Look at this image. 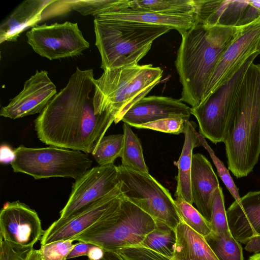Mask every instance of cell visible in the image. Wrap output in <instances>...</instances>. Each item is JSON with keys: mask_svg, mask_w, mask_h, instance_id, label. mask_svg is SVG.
<instances>
[{"mask_svg": "<svg viewBox=\"0 0 260 260\" xmlns=\"http://www.w3.org/2000/svg\"><path fill=\"white\" fill-rule=\"evenodd\" d=\"M123 142V134L104 136L91 153L99 166L114 164L121 156Z\"/></svg>", "mask_w": 260, "mask_h": 260, "instance_id": "30", "label": "cell"}, {"mask_svg": "<svg viewBox=\"0 0 260 260\" xmlns=\"http://www.w3.org/2000/svg\"><path fill=\"white\" fill-rule=\"evenodd\" d=\"M155 226L154 219L123 197L113 213L71 239L116 252L139 244Z\"/></svg>", "mask_w": 260, "mask_h": 260, "instance_id": "5", "label": "cell"}, {"mask_svg": "<svg viewBox=\"0 0 260 260\" xmlns=\"http://www.w3.org/2000/svg\"><path fill=\"white\" fill-rule=\"evenodd\" d=\"M56 93V87L48 72L37 70L25 82L22 90L1 108L0 115L15 119L40 113Z\"/></svg>", "mask_w": 260, "mask_h": 260, "instance_id": "14", "label": "cell"}, {"mask_svg": "<svg viewBox=\"0 0 260 260\" xmlns=\"http://www.w3.org/2000/svg\"><path fill=\"white\" fill-rule=\"evenodd\" d=\"M256 51L259 54H260V37L259 38V40H258V43H257V46H256Z\"/></svg>", "mask_w": 260, "mask_h": 260, "instance_id": "43", "label": "cell"}, {"mask_svg": "<svg viewBox=\"0 0 260 260\" xmlns=\"http://www.w3.org/2000/svg\"><path fill=\"white\" fill-rule=\"evenodd\" d=\"M78 242L74 244L73 249L67 256V259L81 256H87L89 249L93 245L87 242Z\"/></svg>", "mask_w": 260, "mask_h": 260, "instance_id": "37", "label": "cell"}, {"mask_svg": "<svg viewBox=\"0 0 260 260\" xmlns=\"http://www.w3.org/2000/svg\"><path fill=\"white\" fill-rule=\"evenodd\" d=\"M198 136L201 144L209 153L214 165L215 166L218 174L225 185L231 195L238 203L240 201V197L239 193V190L235 184L232 177H231L229 170L225 167L224 164L216 156L214 152L208 145L205 138L199 133Z\"/></svg>", "mask_w": 260, "mask_h": 260, "instance_id": "34", "label": "cell"}, {"mask_svg": "<svg viewBox=\"0 0 260 260\" xmlns=\"http://www.w3.org/2000/svg\"><path fill=\"white\" fill-rule=\"evenodd\" d=\"M194 122L186 120L183 132L184 141L182 152L176 162L178 170L176 176L177 186L174 194L175 198H179L190 204H193L190 186V176L194 148L201 146L198 136V133L195 129Z\"/></svg>", "mask_w": 260, "mask_h": 260, "instance_id": "23", "label": "cell"}, {"mask_svg": "<svg viewBox=\"0 0 260 260\" xmlns=\"http://www.w3.org/2000/svg\"><path fill=\"white\" fill-rule=\"evenodd\" d=\"M174 200L181 221L204 237L212 233L210 223L192 204L179 198H175Z\"/></svg>", "mask_w": 260, "mask_h": 260, "instance_id": "31", "label": "cell"}, {"mask_svg": "<svg viewBox=\"0 0 260 260\" xmlns=\"http://www.w3.org/2000/svg\"><path fill=\"white\" fill-rule=\"evenodd\" d=\"M210 224L212 232L218 234L231 233L224 207V195L219 186L214 191L212 203Z\"/></svg>", "mask_w": 260, "mask_h": 260, "instance_id": "32", "label": "cell"}, {"mask_svg": "<svg viewBox=\"0 0 260 260\" xmlns=\"http://www.w3.org/2000/svg\"><path fill=\"white\" fill-rule=\"evenodd\" d=\"M14 151L15 157L10 164L13 171L35 179L63 177L76 180L90 169L93 162L83 152L52 146L36 148L21 145Z\"/></svg>", "mask_w": 260, "mask_h": 260, "instance_id": "6", "label": "cell"}, {"mask_svg": "<svg viewBox=\"0 0 260 260\" xmlns=\"http://www.w3.org/2000/svg\"><path fill=\"white\" fill-rule=\"evenodd\" d=\"M123 197L120 181L112 191L101 200L69 218H58L53 222L44 231L41 239V246L78 236L116 211Z\"/></svg>", "mask_w": 260, "mask_h": 260, "instance_id": "10", "label": "cell"}, {"mask_svg": "<svg viewBox=\"0 0 260 260\" xmlns=\"http://www.w3.org/2000/svg\"><path fill=\"white\" fill-rule=\"evenodd\" d=\"M26 36L34 51L50 60L78 56L90 46L78 24L69 21L37 25Z\"/></svg>", "mask_w": 260, "mask_h": 260, "instance_id": "9", "label": "cell"}, {"mask_svg": "<svg viewBox=\"0 0 260 260\" xmlns=\"http://www.w3.org/2000/svg\"><path fill=\"white\" fill-rule=\"evenodd\" d=\"M223 142L229 169L247 176L260 154V64L251 63L232 106Z\"/></svg>", "mask_w": 260, "mask_h": 260, "instance_id": "3", "label": "cell"}, {"mask_svg": "<svg viewBox=\"0 0 260 260\" xmlns=\"http://www.w3.org/2000/svg\"><path fill=\"white\" fill-rule=\"evenodd\" d=\"M194 24L205 26L243 27L249 0H194Z\"/></svg>", "mask_w": 260, "mask_h": 260, "instance_id": "19", "label": "cell"}, {"mask_svg": "<svg viewBox=\"0 0 260 260\" xmlns=\"http://www.w3.org/2000/svg\"><path fill=\"white\" fill-rule=\"evenodd\" d=\"M0 260H41L39 250L23 247L0 239Z\"/></svg>", "mask_w": 260, "mask_h": 260, "instance_id": "33", "label": "cell"}, {"mask_svg": "<svg viewBox=\"0 0 260 260\" xmlns=\"http://www.w3.org/2000/svg\"><path fill=\"white\" fill-rule=\"evenodd\" d=\"M95 17L104 19L167 26L177 30L181 35L189 29L195 22L194 13L169 15L131 8L105 13Z\"/></svg>", "mask_w": 260, "mask_h": 260, "instance_id": "22", "label": "cell"}, {"mask_svg": "<svg viewBox=\"0 0 260 260\" xmlns=\"http://www.w3.org/2000/svg\"><path fill=\"white\" fill-rule=\"evenodd\" d=\"M169 15L194 13V0H132L129 8Z\"/></svg>", "mask_w": 260, "mask_h": 260, "instance_id": "27", "label": "cell"}, {"mask_svg": "<svg viewBox=\"0 0 260 260\" xmlns=\"http://www.w3.org/2000/svg\"><path fill=\"white\" fill-rule=\"evenodd\" d=\"M230 231L239 242L245 243L260 235V190L250 191L235 201L226 211Z\"/></svg>", "mask_w": 260, "mask_h": 260, "instance_id": "18", "label": "cell"}, {"mask_svg": "<svg viewBox=\"0 0 260 260\" xmlns=\"http://www.w3.org/2000/svg\"><path fill=\"white\" fill-rule=\"evenodd\" d=\"M162 70L154 67L152 64L142 65V68L132 80L126 93L124 108L115 118L114 122L117 123L128 109L139 101L158 84L162 77Z\"/></svg>", "mask_w": 260, "mask_h": 260, "instance_id": "25", "label": "cell"}, {"mask_svg": "<svg viewBox=\"0 0 260 260\" xmlns=\"http://www.w3.org/2000/svg\"><path fill=\"white\" fill-rule=\"evenodd\" d=\"M191 108L180 100L151 95L144 97L132 106L121 121L129 126H136L168 118L189 120Z\"/></svg>", "mask_w": 260, "mask_h": 260, "instance_id": "16", "label": "cell"}, {"mask_svg": "<svg viewBox=\"0 0 260 260\" xmlns=\"http://www.w3.org/2000/svg\"><path fill=\"white\" fill-rule=\"evenodd\" d=\"M142 65L108 70L98 79H94L93 103L95 114L110 111L115 118L124 107L130 83Z\"/></svg>", "mask_w": 260, "mask_h": 260, "instance_id": "13", "label": "cell"}, {"mask_svg": "<svg viewBox=\"0 0 260 260\" xmlns=\"http://www.w3.org/2000/svg\"><path fill=\"white\" fill-rule=\"evenodd\" d=\"M205 239L219 260H244L242 247L231 233L218 234L212 232Z\"/></svg>", "mask_w": 260, "mask_h": 260, "instance_id": "29", "label": "cell"}, {"mask_svg": "<svg viewBox=\"0 0 260 260\" xmlns=\"http://www.w3.org/2000/svg\"><path fill=\"white\" fill-rule=\"evenodd\" d=\"M131 0L65 1L68 11H77L83 16L94 17L101 14L115 12L129 8Z\"/></svg>", "mask_w": 260, "mask_h": 260, "instance_id": "28", "label": "cell"}, {"mask_svg": "<svg viewBox=\"0 0 260 260\" xmlns=\"http://www.w3.org/2000/svg\"><path fill=\"white\" fill-rule=\"evenodd\" d=\"M90 260V259H88ZM100 260H124L116 252L105 250L103 257Z\"/></svg>", "mask_w": 260, "mask_h": 260, "instance_id": "41", "label": "cell"}, {"mask_svg": "<svg viewBox=\"0 0 260 260\" xmlns=\"http://www.w3.org/2000/svg\"><path fill=\"white\" fill-rule=\"evenodd\" d=\"M190 186L193 204L210 222L213 194L220 185L210 162L202 154H193Z\"/></svg>", "mask_w": 260, "mask_h": 260, "instance_id": "20", "label": "cell"}, {"mask_svg": "<svg viewBox=\"0 0 260 260\" xmlns=\"http://www.w3.org/2000/svg\"><path fill=\"white\" fill-rule=\"evenodd\" d=\"M92 69L77 68L66 86L49 102L35 120L38 138L59 148L92 153L116 115L110 111L95 114L91 93Z\"/></svg>", "mask_w": 260, "mask_h": 260, "instance_id": "1", "label": "cell"}, {"mask_svg": "<svg viewBox=\"0 0 260 260\" xmlns=\"http://www.w3.org/2000/svg\"><path fill=\"white\" fill-rule=\"evenodd\" d=\"M258 54L255 52L249 56L198 106L191 108V114L199 123V134L213 143L223 142L230 114L244 76Z\"/></svg>", "mask_w": 260, "mask_h": 260, "instance_id": "8", "label": "cell"}, {"mask_svg": "<svg viewBox=\"0 0 260 260\" xmlns=\"http://www.w3.org/2000/svg\"><path fill=\"white\" fill-rule=\"evenodd\" d=\"M175 231L176 242L171 260H219L205 237L182 221Z\"/></svg>", "mask_w": 260, "mask_h": 260, "instance_id": "24", "label": "cell"}, {"mask_svg": "<svg viewBox=\"0 0 260 260\" xmlns=\"http://www.w3.org/2000/svg\"><path fill=\"white\" fill-rule=\"evenodd\" d=\"M120 181L118 166L114 164L89 169L75 180L59 218H69L101 200L112 191Z\"/></svg>", "mask_w": 260, "mask_h": 260, "instance_id": "11", "label": "cell"}, {"mask_svg": "<svg viewBox=\"0 0 260 260\" xmlns=\"http://www.w3.org/2000/svg\"><path fill=\"white\" fill-rule=\"evenodd\" d=\"M243 27L194 24L181 35L175 61L182 85L179 99L181 102L193 108L203 101L209 80L221 56Z\"/></svg>", "mask_w": 260, "mask_h": 260, "instance_id": "2", "label": "cell"}, {"mask_svg": "<svg viewBox=\"0 0 260 260\" xmlns=\"http://www.w3.org/2000/svg\"><path fill=\"white\" fill-rule=\"evenodd\" d=\"M260 37V19L243 26L221 56L207 87L204 100L251 55L256 51ZM203 100V101H204Z\"/></svg>", "mask_w": 260, "mask_h": 260, "instance_id": "15", "label": "cell"}, {"mask_svg": "<svg viewBox=\"0 0 260 260\" xmlns=\"http://www.w3.org/2000/svg\"><path fill=\"white\" fill-rule=\"evenodd\" d=\"M245 249L250 252H260V235L251 237L246 243Z\"/></svg>", "mask_w": 260, "mask_h": 260, "instance_id": "39", "label": "cell"}, {"mask_svg": "<svg viewBox=\"0 0 260 260\" xmlns=\"http://www.w3.org/2000/svg\"><path fill=\"white\" fill-rule=\"evenodd\" d=\"M248 260H260V252L251 256Z\"/></svg>", "mask_w": 260, "mask_h": 260, "instance_id": "42", "label": "cell"}, {"mask_svg": "<svg viewBox=\"0 0 260 260\" xmlns=\"http://www.w3.org/2000/svg\"><path fill=\"white\" fill-rule=\"evenodd\" d=\"M104 254V250L100 246L93 245L89 250L87 254L88 259L100 260Z\"/></svg>", "mask_w": 260, "mask_h": 260, "instance_id": "40", "label": "cell"}, {"mask_svg": "<svg viewBox=\"0 0 260 260\" xmlns=\"http://www.w3.org/2000/svg\"><path fill=\"white\" fill-rule=\"evenodd\" d=\"M123 130L124 142L120 157L121 165L135 171L149 173L139 138L127 124L124 123L123 124Z\"/></svg>", "mask_w": 260, "mask_h": 260, "instance_id": "26", "label": "cell"}, {"mask_svg": "<svg viewBox=\"0 0 260 260\" xmlns=\"http://www.w3.org/2000/svg\"><path fill=\"white\" fill-rule=\"evenodd\" d=\"M73 239L54 241L41 246L39 249L43 260H67L73 249Z\"/></svg>", "mask_w": 260, "mask_h": 260, "instance_id": "35", "label": "cell"}, {"mask_svg": "<svg viewBox=\"0 0 260 260\" xmlns=\"http://www.w3.org/2000/svg\"><path fill=\"white\" fill-rule=\"evenodd\" d=\"M37 213L19 201L7 202L0 213L1 238L23 247H33L44 233Z\"/></svg>", "mask_w": 260, "mask_h": 260, "instance_id": "12", "label": "cell"}, {"mask_svg": "<svg viewBox=\"0 0 260 260\" xmlns=\"http://www.w3.org/2000/svg\"><path fill=\"white\" fill-rule=\"evenodd\" d=\"M176 242L175 230L159 221L138 244L116 251L124 260H171Z\"/></svg>", "mask_w": 260, "mask_h": 260, "instance_id": "17", "label": "cell"}, {"mask_svg": "<svg viewBox=\"0 0 260 260\" xmlns=\"http://www.w3.org/2000/svg\"><path fill=\"white\" fill-rule=\"evenodd\" d=\"M186 120L182 118H168L136 126L137 128L150 129L178 135L183 133Z\"/></svg>", "mask_w": 260, "mask_h": 260, "instance_id": "36", "label": "cell"}, {"mask_svg": "<svg viewBox=\"0 0 260 260\" xmlns=\"http://www.w3.org/2000/svg\"><path fill=\"white\" fill-rule=\"evenodd\" d=\"M41 260H43V259L42 258H41Z\"/></svg>", "mask_w": 260, "mask_h": 260, "instance_id": "44", "label": "cell"}, {"mask_svg": "<svg viewBox=\"0 0 260 260\" xmlns=\"http://www.w3.org/2000/svg\"><path fill=\"white\" fill-rule=\"evenodd\" d=\"M95 46L104 71L138 64L153 41L172 28L164 25L94 17Z\"/></svg>", "mask_w": 260, "mask_h": 260, "instance_id": "4", "label": "cell"}, {"mask_svg": "<svg viewBox=\"0 0 260 260\" xmlns=\"http://www.w3.org/2000/svg\"><path fill=\"white\" fill-rule=\"evenodd\" d=\"M118 168L124 198L155 221L175 230L181 219L169 190L149 173L135 171L121 165Z\"/></svg>", "mask_w": 260, "mask_h": 260, "instance_id": "7", "label": "cell"}, {"mask_svg": "<svg viewBox=\"0 0 260 260\" xmlns=\"http://www.w3.org/2000/svg\"><path fill=\"white\" fill-rule=\"evenodd\" d=\"M15 157V151L9 145L3 144L0 149V161L3 164H11Z\"/></svg>", "mask_w": 260, "mask_h": 260, "instance_id": "38", "label": "cell"}, {"mask_svg": "<svg viewBox=\"0 0 260 260\" xmlns=\"http://www.w3.org/2000/svg\"><path fill=\"white\" fill-rule=\"evenodd\" d=\"M54 0H26L1 23L0 43L16 42L20 34L44 18V12Z\"/></svg>", "mask_w": 260, "mask_h": 260, "instance_id": "21", "label": "cell"}]
</instances>
